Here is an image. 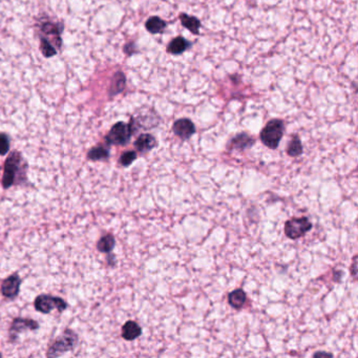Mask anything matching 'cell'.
I'll return each mask as SVG.
<instances>
[{"label":"cell","instance_id":"1","mask_svg":"<svg viewBox=\"0 0 358 358\" xmlns=\"http://www.w3.org/2000/svg\"><path fill=\"white\" fill-rule=\"evenodd\" d=\"M27 164L22 158V155L17 150H14L10 154L5 162L4 167V175L2 184L5 189H9L10 187L21 184L25 181Z\"/></svg>","mask_w":358,"mask_h":358},{"label":"cell","instance_id":"2","mask_svg":"<svg viewBox=\"0 0 358 358\" xmlns=\"http://www.w3.org/2000/svg\"><path fill=\"white\" fill-rule=\"evenodd\" d=\"M285 123L280 119L270 120L261 129L259 138L265 146L270 149H277L283 139Z\"/></svg>","mask_w":358,"mask_h":358},{"label":"cell","instance_id":"3","mask_svg":"<svg viewBox=\"0 0 358 358\" xmlns=\"http://www.w3.org/2000/svg\"><path fill=\"white\" fill-rule=\"evenodd\" d=\"M78 345V335L71 329L64 330V332L56 338L53 345L49 348L48 357H58L68 351H73Z\"/></svg>","mask_w":358,"mask_h":358},{"label":"cell","instance_id":"4","mask_svg":"<svg viewBox=\"0 0 358 358\" xmlns=\"http://www.w3.org/2000/svg\"><path fill=\"white\" fill-rule=\"evenodd\" d=\"M133 135V130L130 126V124L125 122H118L108 131L105 136V142L107 145H119L124 146L126 145L129 141L130 138Z\"/></svg>","mask_w":358,"mask_h":358},{"label":"cell","instance_id":"5","mask_svg":"<svg viewBox=\"0 0 358 358\" xmlns=\"http://www.w3.org/2000/svg\"><path fill=\"white\" fill-rule=\"evenodd\" d=\"M34 307L38 312L49 314L53 310H57L59 312L65 311L68 308V304L61 297L41 294L36 297L34 301Z\"/></svg>","mask_w":358,"mask_h":358},{"label":"cell","instance_id":"6","mask_svg":"<svg viewBox=\"0 0 358 358\" xmlns=\"http://www.w3.org/2000/svg\"><path fill=\"white\" fill-rule=\"evenodd\" d=\"M312 227L313 225L308 217H294L288 219L286 222L285 233L289 239L297 240L301 237H304L307 232L312 229Z\"/></svg>","mask_w":358,"mask_h":358},{"label":"cell","instance_id":"7","mask_svg":"<svg viewBox=\"0 0 358 358\" xmlns=\"http://www.w3.org/2000/svg\"><path fill=\"white\" fill-rule=\"evenodd\" d=\"M39 328V325L36 321L32 319H23V318H16L14 319L11 328H10V337L13 341L17 339L18 334L25 332V331H35Z\"/></svg>","mask_w":358,"mask_h":358},{"label":"cell","instance_id":"8","mask_svg":"<svg viewBox=\"0 0 358 358\" xmlns=\"http://www.w3.org/2000/svg\"><path fill=\"white\" fill-rule=\"evenodd\" d=\"M172 131L173 133L180 138L181 140H188L194 136L197 131L196 125L190 119L188 118H182L174 121L172 125Z\"/></svg>","mask_w":358,"mask_h":358},{"label":"cell","instance_id":"9","mask_svg":"<svg viewBox=\"0 0 358 358\" xmlns=\"http://www.w3.org/2000/svg\"><path fill=\"white\" fill-rule=\"evenodd\" d=\"M21 279L18 273H14L2 283V294L9 299H14L19 295Z\"/></svg>","mask_w":358,"mask_h":358},{"label":"cell","instance_id":"10","mask_svg":"<svg viewBox=\"0 0 358 358\" xmlns=\"http://www.w3.org/2000/svg\"><path fill=\"white\" fill-rule=\"evenodd\" d=\"M254 144H255V140L250 135H248L246 132H241L231 138L227 144V148L229 150L244 151L251 148Z\"/></svg>","mask_w":358,"mask_h":358},{"label":"cell","instance_id":"11","mask_svg":"<svg viewBox=\"0 0 358 358\" xmlns=\"http://www.w3.org/2000/svg\"><path fill=\"white\" fill-rule=\"evenodd\" d=\"M157 145L156 138L150 133H142L135 141V147L139 153H148Z\"/></svg>","mask_w":358,"mask_h":358},{"label":"cell","instance_id":"12","mask_svg":"<svg viewBox=\"0 0 358 358\" xmlns=\"http://www.w3.org/2000/svg\"><path fill=\"white\" fill-rule=\"evenodd\" d=\"M141 334H142L141 327L133 321L126 322L122 327V337L125 340L128 341L135 340L138 337H140Z\"/></svg>","mask_w":358,"mask_h":358},{"label":"cell","instance_id":"13","mask_svg":"<svg viewBox=\"0 0 358 358\" xmlns=\"http://www.w3.org/2000/svg\"><path fill=\"white\" fill-rule=\"evenodd\" d=\"M190 47H191V42H189V41L184 37L178 36L173 38L170 41L167 47V52L171 55H181L184 52H186Z\"/></svg>","mask_w":358,"mask_h":358},{"label":"cell","instance_id":"14","mask_svg":"<svg viewBox=\"0 0 358 358\" xmlns=\"http://www.w3.org/2000/svg\"><path fill=\"white\" fill-rule=\"evenodd\" d=\"M180 21L185 29H187L190 33L194 35H200L201 21L199 20V18L182 13L180 14Z\"/></svg>","mask_w":358,"mask_h":358},{"label":"cell","instance_id":"15","mask_svg":"<svg viewBox=\"0 0 358 358\" xmlns=\"http://www.w3.org/2000/svg\"><path fill=\"white\" fill-rule=\"evenodd\" d=\"M167 23L166 21H164L163 19H161L158 16H153L147 19V21L145 22V27L146 30L150 33V34H162L164 32V30L166 29Z\"/></svg>","mask_w":358,"mask_h":358},{"label":"cell","instance_id":"16","mask_svg":"<svg viewBox=\"0 0 358 358\" xmlns=\"http://www.w3.org/2000/svg\"><path fill=\"white\" fill-rule=\"evenodd\" d=\"M247 300V295L243 289H237L228 294V302L229 305L237 310H240L245 305Z\"/></svg>","mask_w":358,"mask_h":358},{"label":"cell","instance_id":"17","mask_svg":"<svg viewBox=\"0 0 358 358\" xmlns=\"http://www.w3.org/2000/svg\"><path fill=\"white\" fill-rule=\"evenodd\" d=\"M116 246V240L112 233H107V235L100 238L97 243V249L99 252L102 253H111Z\"/></svg>","mask_w":358,"mask_h":358},{"label":"cell","instance_id":"18","mask_svg":"<svg viewBox=\"0 0 358 358\" xmlns=\"http://www.w3.org/2000/svg\"><path fill=\"white\" fill-rule=\"evenodd\" d=\"M109 156H111L109 149L102 145L91 148L87 153V159L91 161H105L109 158Z\"/></svg>","mask_w":358,"mask_h":358},{"label":"cell","instance_id":"19","mask_svg":"<svg viewBox=\"0 0 358 358\" xmlns=\"http://www.w3.org/2000/svg\"><path fill=\"white\" fill-rule=\"evenodd\" d=\"M125 84H126L125 75H124L122 72H118L117 74H115L113 78L111 89H109V95L116 96L120 94L124 88H125Z\"/></svg>","mask_w":358,"mask_h":358},{"label":"cell","instance_id":"20","mask_svg":"<svg viewBox=\"0 0 358 358\" xmlns=\"http://www.w3.org/2000/svg\"><path fill=\"white\" fill-rule=\"evenodd\" d=\"M287 154L290 157H298L302 154V144L299 138L295 135L293 136L292 140L289 142L287 146Z\"/></svg>","mask_w":358,"mask_h":358},{"label":"cell","instance_id":"21","mask_svg":"<svg viewBox=\"0 0 358 358\" xmlns=\"http://www.w3.org/2000/svg\"><path fill=\"white\" fill-rule=\"evenodd\" d=\"M40 51L42 53L43 56L47 58L53 57L57 54V50L55 49L53 43H51L46 37L40 38Z\"/></svg>","mask_w":358,"mask_h":358},{"label":"cell","instance_id":"22","mask_svg":"<svg viewBox=\"0 0 358 358\" xmlns=\"http://www.w3.org/2000/svg\"><path fill=\"white\" fill-rule=\"evenodd\" d=\"M41 31H42L43 34L46 35H53L55 36L56 38H61L60 37V27H59V24H54L52 22H47V23H43L42 25H41Z\"/></svg>","mask_w":358,"mask_h":358},{"label":"cell","instance_id":"23","mask_svg":"<svg viewBox=\"0 0 358 358\" xmlns=\"http://www.w3.org/2000/svg\"><path fill=\"white\" fill-rule=\"evenodd\" d=\"M137 158H138V155H137L136 151L128 150V151H125V153L121 155L119 163H120V165H122V166L127 167L137 160Z\"/></svg>","mask_w":358,"mask_h":358},{"label":"cell","instance_id":"24","mask_svg":"<svg viewBox=\"0 0 358 358\" xmlns=\"http://www.w3.org/2000/svg\"><path fill=\"white\" fill-rule=\"evenodd\" d=\"M10 151V138L6 133H0V156H6Z\"/></svg>","mask_w":358,"mask_h":358},{"label":"cell","instance_id":"25","mask_svg":"<svg viewBox=\"0 0 358 358\" xmlns=\"http://www.w3.org/2000/svg\"><path fill=\"white\" fill-rule=\"evenodd\" d=\"M135 44L133 43H127L125 47H124V52H125L127 55H131L133 53H136V50H133Z\"/></svg>","mask_w":358,"mask_h":358},{"label":"cell","instance_id":"26","mask_svg":"<svg viewBox=\"0 0 358 358\" xmlns=\"http://www.w3.org/2000/svg\"><path fill=\"white\" fill-rule=\"evenodd\" d=\"M356 268H357V256L355 255L353 258V264H352V274H353L354 278H356V274H357Z\"/></svg>","mask_w":358,"mask_h":358},{"label":"cell","instance_id":"27","mask_svg":"<svg viewBox=\"0 0 358 358\" xmlns=\"http://www.w3.org/2000/svg\"><path fill=\"white\" fill-rule=\"evenodd\" d=\"M332 356V354H330V353H326V352H319V353H315L313 356L314 357H318V356Z\"/></svg>","mask_w":358,"mask_h":358},{"label":"cell","instance_id":"28","mask_svg":"<svg viewBox=\"0 0 358 358\" xmlns=\"http://www.w3.org/2000/svg\"><path fill=\"white\" fill-rule=\"evenodd\" d=\"M2 356H3V354H2V353H0V357H2Z\"/></svg>","mask_w":358,"mask_h":358}]
</instances>
